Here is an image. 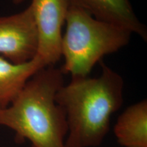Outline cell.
<instances>
[{
	"label": "cell",
	"instance_id": "obj_1",
	"mask_svg": "<svg viewBox=\"0 0 147 147\" xmlns=\"http://www.w3.org/2000/svg\"><path fill=\"white\" fill-rule=\"evenodd\" d=\"M101 63L100 76L73 77L55 95L66 115L65 147L100 146L110 131L112 116L123 104V77Z\"/></svg>",
	"mask_w": 147,
	"mask_h": 147
},
{
	"label": "cell",
	"instance_id": "obj_2",
	"mask_svg": "<svg viewBox=\"0 0 147 147\" xmlns=\"http://www.w3.org/2000/svg\"><path fill=\"white\" fill-rule=\"evenodd\" d=\"M63 75L54 65L35 74L10 105L0 110V125L13 130L18 142L29 140L32 147H65L66 115L55 101Z\"/></svg>",
	"mask_w": 147,
	"mask_h": 147
},
{
	"label": "cell",
	"instance_id": "obj_3",
	"mask_svg": "<svg viewBox=\"0 0 147 147\" xmlns=\"http://www.w3.org/2000/svg\"><path fill=\"white\" fill-rule=\"evenodd\" d=\"M61 40L64 74L87 77L105 55L127 45L131 33L113 24L97 20L70 2Z\"/></svg>",
	"mask_w": 147,
	"mask_h": 147
},
{
	"label": "cell",
	"instance_id": "obj_4",
	"mask_svg": "<svg viewBox=\"0 0 147 147\" xmlns=\"http://www.w3.org/2000/svg\"><path fill=\"white\" fill-rule=\"evenodd\" d=\"M30 5L38 34L36 57L46 67L53 65L61 57L62 28L70 0H32Z\"/></svg>",
	"mask_w": 147,
	"mask_h": 147
},
{
	"label": "cell",
	"instance_id": "obj_5",
	"mask_svg": "<svg viewBox=\"0 0 147 147\" xmlns=\"http://www.w3.org/2000/svg\"><path fill=\"white\" fill-rule=\"evenodd\" d=\"M38 34L30 5L19 13L0 16V55L13 63L21 64L36 57Z\"/></svg>",
	"mask_w": 147,
	"mask_h": 147
},
{
	"label": "cell",
	"instance_id": "obj_6",
	"mask_svg": "<svg viewBox=\"0 0 147 147\" xmlns=\"http://www.w3.org/2000/svg\"><path fill=\"white\" fill-rule=\"evenodd\" d=\"M100 21L113 24L147 40V29L136 15L129 0H70Z\"/></svg>",
	"mask_w": 147,
	"mask_h": 147
},
{
	"label": "cell",
	"instance_id": "obj_7",
	"mask_svg": "<svg viewBox=\"0 0 147 147\" xmlns=\"http://www.w3.org/2000/svg\"><path fill=\"white\" fill-rule=\"evenodd\" d=\"M45 67L37 57L16 64L0 56V110L10 106L29 79Z\"/></svg>",
	"mask_w": 147,
	"mask_h": 147
},
{
	"label": "cell",
	"instance_id": "obj_8",
	"mask_svg": "<svg viewBox=\"0 0 147 147\" xmlns=\"http://www.w3.org/2000/svg\"><path fill=\"white\" fill-rule=\"evenodd\" d=\"M113 131L122 146L147 147L146 100L127 108L119 115Z\"/></svg>",
	"mask_w": 147,
	"mask_h": 147
},
{
	"label": "cell",
	"instance_id": "obj_9",
	"mask_svg": "<svg viewBox=\"0 0 147 147\" xmlns=\"http://www.w3.org/2000/svg\"><path fill=\"white\" fill-rule=\"evenodd\" d=\"M23 1H25V0H12L13 3H15V4H20V3H21Z\"/></svg>",
	"mask_w": 147,
	"mask_h": 147
}]
</instances>
